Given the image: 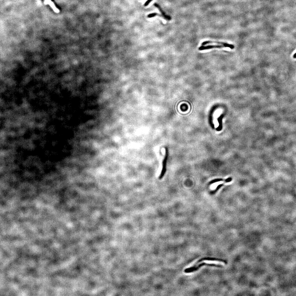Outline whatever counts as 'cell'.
<instances>
[{
	"instance_id": "5",
	"label": "cell",
	"mask_w": 296,
	"mask_h": 296,
	"mask_svg": "<svg viewBox=\"0 0 296 296\" xmlns=\"http://www.w3.org/2000/svg\"><path fill=\"white\" fill-rule=\"evenodd\" d=\"M225 47L223 45H208L207 46H202L199 48L198 50L200 51L205 50H209L213 48H221Z\"/></svg>"
},
{
	"instance_id": "1",
	"label": "cell",
	"mask_w": 296,
	"mask_h": 296,
	"mask_svg": "<svg viewBox=\"0 0 296 296\" xmlns=\"http://www.w3.org/2000/svg\"><path fill=\"white\" fill-rule=\"evenodd\" d=\"M203 266L216 267L219 268H222L223 267V265H219V264L207 263L203 262L202 263L198 264L196 266H195V267L192 266L191 267H190L189 268H188L184 270V272L185 273H186V274L194 272H196L200 268L202 267V266Z\"/></svg>"
},
{
	"instance_id": "10",
	"label": "cell",
	"mask_w": 296,
	"mask_h": 296,
	"mask_svg": "<svg viewBox=\"0 0 296 296\" xmlns=\"http://www.w3.org/2000/svg\"><path fill=\"white\" fill-rule=\"evenodd\" d=\"M152 1H153V0H148V1H147L145 3L144 6H148V5Z\"/></svg>"
},
{
	"instance_id": "2",
	"label": "cell",
	"mask_w": 296,
	"mask_h": 296,
	"mask_svg": "<svg viewBox=\"0 0 296 296\" xmlns=\"http://www.w3.org/2000/svg\"><path fill=\"white\" fill-rule=\"evenodd\" d=\"M169 156V152L168 149V148L166 147L165 148V156L164 159L163 160V163H162V169L161 172V174L159 177V179H161L163 178L164 176H165V174L166 172V165L167 163V161L168 160V158Z\"/></svg>"
},
{
	"instance_id": "3",
	"label": "cell",
	"mask_w": 296,
	"mask_h": 296,
	"mask_svg": "<svg viewBox=\"0 0 296 296\" xmlns=\"http://www.w3.org/2000/svg\"><path fill=\"white\" fill-rule=\"evenodd\" d=\"M216 261L219 262H222L224 263L225 264H228V261L226 260H223V259L216 258H202L200 259L198 261H197L196 263L194 265H193V267H195V266H196L198 264L200 263L201 262L203 261Z\"/></svg>"
},
{
	"instance_id": "4",
	"label": "cell",
	"mask_w": 296,
	"mask_h": 296,
	"mask_svg": "<svg viewBox=\"0 0 296 296\" xmlns=\"http://www.w3.org/2000/svg\"><path fill=\"white\" fill-rule=\"evenodd\" d=\"M212 43L220 44V45L224 46L225 47H228L231 49H233L235 48L234 45H232V44H228L226 43H224V42L215 41H206L203 42L202 43V46H204L205 45H207V44Z\"/></svg>"
},
{
	"instance_id": "11",
	"label": "cell",
	"mask_w": 296,
	"mask_h": 296,
	"mask_svg": "<svg viewBox=\"0 0 296 296\" xmlns=\"http://www.w3.org/2000/svg\"><path fill=\"white\" fill-rule=\"evenodd\" d=\"M293 57L294 59H296V52L294 54L293 56Z\"/></svg>"
},
{
	"instance_id": "6",
	"label": "cell",
	"mask_w": 296,
	"mask_h": 296,
	"mask_svg": "<svg viewBox=\"0 0 296 296\" xmlns=\"http://www.w3.org/2000/svg\"><path fill=\"white\" fill-rule=\"evenodd\" d=\"M154 6L156 8H157L159 10L160 12H161V13L162 14V17H163L166 20H167L170 21L171 20V17L170 16L168 15H166V14L165 13V12L163 11V9H162V8H161V7L157 3H155L154 4Z\"/></svg>"
},
{
	"instance_id": "7",
	"label": "cell",
	"mask_w": 296,
	"mask_h": 296,
	"mask_svg": "<svg viewBox=\"0 0 296 296\" xmlns=\"http://www.w3.org/2000/svg\"><path fill=\"white\" fill-rule=\"evenodd\" d=\"M223 115L222 114L218 118V121H219V126L217 128L216 130L218 131H220L222 130V119H223Z\"/></svg>"
},
{
	"instance_id": "9",
	"label": "cell",
	"mask_w": 296,
	"mask_h": 296,
	"mask_svg": "<svg viewBox=\"0 0 296 296\" xmlns=\"http://www.w3.org/2000/svg\"><path fill=\"white\" fill-rule=\"evenodd\" d=\"M223 180L222 179H217L214 180L212 181V182H210V184H213V183L217 182H221V181H223Z\"/></svg>"
},
{
	"instance_id": "8",
	"label": "cell",
	"mask_w": 296,
	"mask_h": 296,
	"mask_svg": "<svg viewBox=\"0 0 296 296\" xmlns=\"http://www.w3.org/2000/svg\"><path fill=\"white\" fill-rule=\"evenodd\" d=\"M156 15H160L158 14L157 13H153L150 14L148 15L147 17L148 18H152Z\"/></svg>"
}]
</instances>
